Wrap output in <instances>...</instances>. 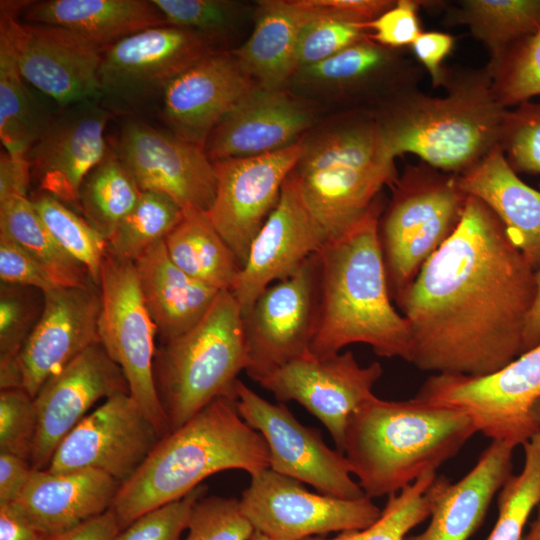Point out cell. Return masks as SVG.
Wrapping results in <instances>:
<instances>
[{"mask_svg":"<svg viewBox=\"0 0 540 540\" xmlns=\"http://www.w3.org/2000/svg\"><path fill=\"white\" fill-rule=\"evenodd\" d=\"M119 532L117 520L109 509L66 532L47 536V540H114Z\"/></svg>","mask_w":540,"mask_h":540,"instance_id":"56","label":"cell"},{"mask_svg":"<svg viewBox=\"0 0 540 540\" xmlns=\"http://www.w3.org/2000/svg\"><path fill=\"white\" fill-rule=\"evenodd\" d=\"M33 472L30 461L0 453V503H14Z\"/></svg>","mask_w":540,"mask_h":540,"instance_id":"55","label":"cell"},{"mask_svg":"<svg viewBox=\"0 0 540 540\" xmlns=\"http://www.w3.org/2000/svg\"><path fill=\"white\" fill-rule=\"evenodd\" d=\"M256 85L234 54L214 53L167 86L162 117L173 135L204 148L215 127Z\"/></svg>","mask_w":540,"mask_h":540,"instance_id":"24","label":"cell"},{"mask_svg":"<svg viewBox=\"0 0 540 540\" xmlns=\"http://www.w3.org/2000/svg\"><path fill=\"white\" fill-rule=\"evenodd\" d=\"M364 24L314 16L302 29L298 47L299 69L319 63L369 36Z\"/></svg>","mask_w":540,"mask_h":540,"instance_id":"47","label":"cell"},{"mask_svg":"<svg viewBox=\"0 0 540 540\" xmlns=\"http://www.w3.org/2000/svg\"><path fill=\"white\" fill-rule=\"evenodd\" d=\"M452 24L467 25L474 38L497 58L540 28V0H465L450 13Z\"/></svg>","mask_w":540,"mask_h":540,"instance_id":"35","label":"cell"},{"mask_svg":"<svg viewBox=\"0 0 540 540\" xmlns=\"http://www.w3.org/2000/svg\"><path fill=\"white\" fill-rule=\"evenodd\" d=\"M251 476L242 511L256 532L270 540H305L331 532L365 529L381 515L367 496L350 500L312 493L270 468Z\"/></svg>","mask_w":540,"mask_h":540,"instance_id":"13","label":"cell"},{"mask_svg":"<svg viewBox=\"0 0 540 540\" xmlns=\"http://www.w3.org/2000/svg\"><path fill=\"white\" fill-rule=\"evenodd\" d=\"M120 485L93 469L61 473L33 469L22 494L11 504L37 531L52 536L109 510Z\"/></svg>","mask_w":540,"mask_h":540,"instance_id":"27","label":"cell"},{"mask_svg":"<svg viewBox=\"0 0 540 540\" xmlns=\"http://www.w3.org/2000/svg\"><path fill=\"white\" fill-rule=\"evenodd\" d=\"M259 6L253 33L234 55L258 86L280 89L299 69V37L314 15L292 0H266Z\"/></svg>","mask_w":540,"mask_h":540,"instance_id":"31","label":"cell"},{"mask_svg":"<svg viewBox=\"0 0 540 540\" xmlns=\"http://www.w3.org/2000/svg\"><path fill=\"white\" fill-rule=\"evenodd\" d=\"M262 435L239 415L236 401L213 400L162 437L112 502L120 531L137 518L186 496L208 476L227 470L250 475L269 468Z\"/></svg>","mask_w":540,"mask_h":540,"instance_id":"4","label":"cell"},{"mask_svg":"<svg viewBox=\"0 0 540 540\" xmlns=\"http://www.w3.org/2000/svg\"><path fill=\"white\" fill-rule=\"evenodd\" d=\"M31 24L58 26L107 49L137 32L167 25L152 0H45L22 11Z\"/></svg>","mask_w":540,"mask_h":540,"instance_id":"30","label":"cell"},{"mask_svg":"<svg viewBox=\"0 0 540 540\" xmlns=\"http://www.w3.org/2000/svg\"><path fill=\"white\" fill-rule=\"evenodd\" d=\"M292 174L328 242L362 218L383 187L398 178L376 118L355 120L304 141Z\"/></svg>","mask_w":540,"mask_h":540,"instance_id":"6","label":"cell"},{"mask_svg":"<svg viewBox=\"0 0 540 540\" xmlns=\"http://www.w3.org/2000/svg\"><path fill=\"white\" fill-rule=\"evenodd\" d=\"M101 306L100 288L95 283L44 293L43 312L19 358L22 386L33 398L49 378L100 343Z\"/></svg>","mask_w":540,"mask_h":540,"instance_id":"23","label":"cell"},{"mask_svg":"<svg viewBox=\"0 0 540 540\" xmlns=\"http://www.w3.org/2000/svg\"><path fill=\"white\" fill-rule=\"evenodd\" d=\"M476 432L458 408L418 396L389 401L372 395L348 420L343 454L372 499L398 493L436 472Z\"/></svg>","mask_w":540,"mask_h":540,"instance_id":"3","label":"cell"},{"mask_svg":"<svg viewBox=\"0 0 540 540\" xmlns=\"http://www.w3.org/2000/svg\"><path fill=\"white\" fill-rule=\"evenodd\" d=\"M0 540H47L12 505L0 503Z\"/></svg>","mask_w":540,"mask_h":540,"instance_id":"57","label":"cell"},{"mask_svg":"<svg viewBox=\"0 0 540 540\" xmlns=\"http://www.w3.org/2000/svg\"><path fill=\"white\" fill-rule=\"evenodd\" d=\"M533 417L535 422L540 428V400L536 403L534 410H533Z\"/></svg>","mask_w":540,"mask_h":540,"instance_id":"60","label":"cell"},{"mask_svg":"<svg viewBox=\"0 0 540 540\" xmlns=\"http://www.w3.org/2000/svg\"><path fill=\"white\" fill-rule=\"evenodd\" d=\"M140 195L137 184L110 148L83 180L78 208L83 218L108 242Z\"/></svg>","mask_w":540,"mask_h":540,"instance_id":"36","label":"cell"},{"mask_svg":"<svg viewBox=\"0 0 540 540\" xmlns=\"http://www.w3.org/2000/svg\"><path fill=\"white\" fill-rule=\"evenodd\" d=\"M486 69L496 99L504 108L540 96V28L491 59Z\"/></svg>","mask_w":540,"mask_h":540,"instance_id":"41","label":"cell"},{"mask_svg":"<svg viewBox=\"0 0 540 540\" xmlns=\"http://www.w3.org/2000/svg\"><path fill=\"white\" fill-rule=\"evenodd\" d=\"M164 244L171 261L190 277L218 291L232 289L240 266L207 212L184 210Z\"/></svg>","mask_w":540,"mask_h":540,"instance_id":"32","label":"cell"},{"mask_svg":"<svg viewBox=\"0 0 540 540\" xmlns=\"http://www.w3.org/2000/svg\"><path fill=\"white\" fill-rule=\"evenodd\" d=\"M301 9L318 17L366 24L393 7L390 0H292Z\"/></svg>","mask_w":540,"mask_h":540,"instance_id":"52","label":"cell"},{"mask_svg":"<svg viewBox=\"0 0 540 540\" xmlns=\"http://www.w3.org/2000/svg\"><path fill=\"white\" fill-rule=\"evenodd\" d=\"M161 435L130 393L107 398L57 447L47 470L93 469L120 482L141 466Z\"/></svg>","mask_w":540,"mask_h":540,"instance_id":"18","label":"cell"},{"mask_svg":"<svg viewBox=\"0 0 540 540\" xmlns=\"http://www.w3.org/2000/svg\"><path fill=\"white\" fill-rule=\"evenodd\" d=\"M31 167L27 156H16L2 151L0 156V201L28 197Z\"/></svg>","mask_w":540,"mask_h":540,"instance_id":"54","label":"cell"},{"mask_svg":"<svg viewBox=\"0 0 540 540\" xmlns=\"http://www.w3.org/2000/svg\"><path fill=\"white\" fill-rule=\"evenodd\" d=\"M0 233L27 251L60 287H85L94 283L87 269L55 241L29 197L0 201Z\"/></svg>","mask_w":540,"mask_h":540,"instance_id":"34","label":"cell"},{"mask_svg":"<svg viewBox=\"0 0 540 540\" xmlns=\"http://www.w3.org/2000/svg\"><path fill=\"white\" fill-rule=\"evenodd\" d=\"M99 101L60 108L27 155L39 192L66 205L78 206L83 180L110 149L104 133L112 113Z\"/></svg>","mask_w":540,"mask_h":540,"instance_id":"22","label":"cell"},{"mask_svg":"<svg viewBox=\"0 0 540 540\" xmlns=\"http://www.w3.org/2000/svg\"><path fill=\"white\" fill-rule=\"evenodd\" d=\"M420 2L399 0L389 10L375 20L364 24L365 29H372L369 37L376 43L394 49L412 45L422 33L418 19Z\"/></svg>","mask_w":540,"mask_h":540,"instance_id":"50","label":"cell"},{"mask_svg":"<svg viewBox=\"0 0 540 540\" xmlns=\"http://www.w3.org/2000/svg\"><path fill=\"white\" fill-rule=\"evenodd\" d=\"M311 115L281 89L256 85L215 127L205 152L212 162L261 155L299 141Z\"/></svg>","mask_w":540,"mask_h":540,"instance_id":"25","label":"cell"},{"mask_svg":"<svg viewBox=\"0 0 540 540\" xmlns=\"http://www.w3.org/2000/svg\"><path fill=\"white\" fill-rule=\"evenodd\" d=\"M99 288L100 343L122 369L130 395L164 437L170 429L153 376L157 330L146 308L134 262L117 256L108 247Z\"/></svg>","mask_w":540,"mask_h":540,"instance_id":"10","label":"cell"},{"mask_svg":"<svg viewBox=\"0 0 540 540\" xmlns=\"http://www.w3.org/2000/svg\"><path fill=\"white\" fill-rule=\"evenodd\" d=\"M382 373L379 362L361 366L351 351L321 358L309 354L283 365L259 385L281 402L302 405L327 428L343 453L348 420L374 395L373 386Z\"/></svg>","mask_w":540,"mask_h":540,"instance_id":"19","label":"cell"},{"mask_svg":"<svg viewBox=\"0 0 540 540\" xmlns=\"http://www.w3.org/2000/svg\"><path fill=\"white\" fill-rule=\"evenodd\" d=\"M327 243L291 171L275 209L252 241L230 290L242 316L269 285L293 275Z\"/></svg>","mask_w":540,"mask_h":540,"instance_id":"20","label":"cell"},{"mask_svg":"<svg viewBox=\"0 0 540 540\" xmlns=\"http://www.w3.org/2000/svg\"><path fill=\"white\" fill-rule=\"evenodd\" d=\"M458 178L462 190L479 198L497 215L510 241L538 269L540 191L517 176L499 146Z\"/></svg>","mask_w":540,"mask_h":540,"instance_id":"28","label":"cell"},{"mask_svg":"<svg viewBox=\"0 0 540 540\" xmlns=\"http://www.w3.org/2000/svg\"><path fill=\"white\" fill-rule=\"evenodd\" d=\"M396 49L382 46L369 36L346 47L329 58L304 67L308 78L342 84H359L386 71L400 70L417 64L399 58Z\"/></svg>","mask_w":540,"mask_h":540,"instance_id":"42","label":"cell"},{"mask_svg":"<svg viewBox=\"0 0 540 540\" xmlns=\"http://www.w3.org/2000/svg\"><path fill=\"white\" fill-rule=\"evenodd\" d=\"M30 199L55 241L81 263L92 281L99 285L108 242L84 218L57 198L38 192Z\"/></svg>","mask_w":540,"mask_h":540,"instance_id":"39","label":"cell"},{"mask_svg":"<svg viewBox=\"0 0 540 540\" xmlns=\"http://www.w3.org/2000/svg\"><path fill=\"white\" fill-rule=\"evenodd\" d=\"M112 150L141 192L162 193L183 210L208 212L217 191L215 167L203 147L138 119L121 126Z\"/></svg>","mask_w":540,"mask_h":540,"instance_id":"17","label":"cell"},{"mask_svg":"<svg viewBox=\"0 0 540 540\" xmlns=\"http://www.w3.org/2000/svg\"><path fill=\"white\" fill-rule=\"evenodd\" d=\"M515 446L499 440L481 453L474 467L451 483L436 476L425 495L430 523L417 535L403 540H467L482 524L495 494L512 475Z\"/></svg>","mask_w":540,"mask_h":540,"instance_id":"26","label":"cell"},{"mask_svg":"<svg viewBox=\"0 0 540 540\" xmlns=\"http://www.w3.org/2000/svg\"><path fill=\"white\" fill-rule=\"evenodd\" d=\"M391 187L378 233L390 294L396 299L456 229L468 194L457 174L423 161L408 165Z\"/></svg>","mask_w":540,"mask_h":540,"instance_id":"8","label":"cell"},{"mask_svg":"<svg viewBox=\"0 0 540 540\" xmlns=\"http://www.w3.org/2000/svg\"><path fill=\"white\" fill-rule=\"evenodd\" d=\"M214 53L211 39L192 30L162 25L137 32L104 51L101 95L139 107L163 95L176 77Z\"/></svg>","mask_w":540,"mask_h":540,"instance_id":"15","label":"cell"},{"mask_svg":"<svg viewBox=\"0 0 540 540\" xmlns=\"http://www.w3.org/2000/svg\"><path fill=\"white\" fill-rule=\"evenodd\" d=\"M166 24L198 32L211 39L234 21L237 5L224 0H152Z\"/></svg>","mask_w":540,"mask_h":540,"instance_id":"48","label":"cell"},{"mask_svg":"<svg viewBox=\"0 0 540 540\" xmlns=\"http://www.w3.org/2000/svg\"><path fill=\"white\" fill-rule=\"evenodd\" d=\"M535 269L497 215L468 195L461 220L395 301L411 328L408 362L485 376L524 352Z\"/></svg>","mask_w":540,"mask_h":540,"instance_id":"1","label":"cell"},{"mask_svg":"<svg viewBox=\"0 0 540 540\" xmlns=\"http://www.w3.org/2000/svg\"><path fill=\"white\" fill-rule=\"evenodd\" d=\"M303 150L304 141L299 140L274 152L213 162L217 191L207 215L234 253L240 270Z\"/></svg>","mask_w":540,"mask_h":540,"instance_id":"16","label":"cell"},{"mask_svg":"<svg viewBox=\"0 0 540 540\" xmlns=\"http://www.w3.org/2000/svg\"><path fill=\"white\" fill-rule=\"evenodd\" d=\"M499 147L516 173L540 174V99L507 109Z\"/></svg>","mask_w":540,"mask_h":540,"instance_id":"44","label":"cell"},{"mask_svg":"<svg viewBox=\"0 0 540 540\" xmlns=\"http://www.w3.org/2000/svg\"><path fill=\"white\" fill-rule=\"evenodd\" d=\"M44 308V292L27 286H0V388H23L21 352Z\"/></svg>","mask_w":540,"mask_h":540,"instance_id":"37","label":"cell"},{"mask_svg":"<svg viewBox=\"0 0 540 540\" xmlns=\"http://www.w3.org/2000/svg\"><path fill=\"white\" fill-rule=\"evenodd\" d=\"M535 281L536 296L525 329L524 352L540 343V267L535 271Z\"/></svg>","mask_w":540,"mask_h":540,"instance_id":"58","label":"cell"},{"mask_svg":"<svg viewBox=\"0 0 540 540\" xmlns=\"http://www.w3.org/2000/svg\"><path fill=\"white\" fill-rule=\"evenodd\" d=\"M250 540H270L259 532H254Z\"/></svg>","mask_w":540,"mask_h":540,"instance_id":"61","label":"cell"},{"mask_svg":"<svg viewBox=\"0 0 540 540\" xmlns=\"http://www.w3.org/2000/svg\"><path fill=\"white\" fill-rule=\"evenodd\" d=\"M184 210L170 197L152 191L141 195L108 241L117 256L135 262L148 248L165 239Z\"/></svg>","mask_w":540,"mask_h":540,"instance_id":"38","label":"cell"},{"mask_svg":"<svg viewBox=\"0 0 540 540\" xmlns=\"http://www.w3.org/2000/svg\"><path fill=\"white\" fill-rule=\"evenodd\" d=\"M134 264L146 308L161 342L196 326L220 292L179 269L169 258L164 240L148 248Z\"/></svg>","mask_w":540,"mask_h":540,"instance_id":"29","label":"cell"},{"mask_svg":"<svg viewBox=\"0 0 540 540\" xmlns=\"http://www.w3.org/2000/svg\"><path fill=\"white\" fill-rule=\"evenodd\" d=\"M442 86L448 91L443 97L418 88L397 95L377 121L389 158L412 153L460 175L499 146L507 109L496 99L486 68L445 69Z\"/></svg>","mask_w":540,"mask_h":540,"instance_id":"5","label":"cell"},{"mask_svg":"<svg viewBox=\"0 0 540 540\" xmlns=\"http://www.w3.org/2000/svg\"><path fill=\"white\" fill-rule=\"evenodd\" d=\"M207 490L206 485L200 484L183 498L143 514L114 540H180L194 504Z\"/></svg>","mask_w":540,"mask_h":540,"instance_id":"49","label":"cell"},{"mask_svg":"<svg viewBox=\"0 0 540 540\" xmlns=\"http://www.w3.org/2000/svg\"><path fill=\"white\" fill-rule=\"evenodd\" d=\"M417 396L464 411L492 440L523 445L540 432L533 417L540 400V343L489 375H433Z\"/></svg>","mask_w":540,"mask_h":540,"instance_id":"9","label":"cell"},{"mask_svg":"<svg viewBox=\"0 0 540 540\" xmlns=\"http://www.w3.org/2000/svg\"><path fill=\"white\" fill-rule=\"evenodd\" d=\"M246 366L240 307L230 291H220L196 326L156 348L154 383L170 432L217 398L236 401Z\"/></svg>","mask_w":540,"mask_h":540,"instance_id":"7","label":"cell"},{"mask_svg":"<svg viewBox=\"0 0 540 540\" xmlns=\"http://www.w3.org/2000/svg\"><path fill=\"white\" fill-rule=\"evenodd\" d=\"M382 203L318 253L319 301L310 353L318 358L363 343L385 358L408 361L411 328L391 302L379 241Z\"/></svg>","mask_w":540,"mask_h":540,"instance_id":"2","label":"cell"},{"mask_svg":"<svg viewBox=\"0 0 540 540\" xmlns=\"http://www.w3.org/2000/svg\"><path fill=\"white\" fill-rule=\"evenodd\" d=\"M54 115L29 89L9 46L0 40V139L5 151L27 156Z\"/></svg>","mask_w":540,"mask_h":540,"instance_id":"33","label":"cell"},{"mask_svg":"<svg viewBox=\"0 0 540 540\" xmlns=\"http://www.w3.org/2000/svg\"><path fill=\"white\" fill-rule=\"evenodd\" d=\"M1 283L36 288L47 292L60 287L53 277L19 244L0 233Z\"/></svg>","mask_w":540,"mask_h":540,"instance_id":"51","label":"cell"},{"mask_svg":"<svg viewBox=\"0 0 540 540\" xmlns=\"http://www.w3.org/2000/svg\"><path fill=\"white\" fill-rule=\"evenodd\" d=\"M523 447V469L500 489L498 518L487 540H523L527 521L540 504V432Z\"/></svg>","mask_w":540,"mask_h":540,"instance_id":"40","label":"cell"},{"mask_svg":"<svg viewBox=\"0 0 540 540\" xmlns=\"http://www.w3.org/2000/svg\"><path fill=\"white\" fill-rule=\"evenodd\" d=\"M38 417L34 398L24 388L0 392V453L31 462Z\"/></svg>","mask_w":540,"mask_h":540,"instance_id":"46","label":"cell"},{"mask_svg":"<svg viewBox=\"0 0 540 540\" xmlns=\"http://www.w3.org/2000/svg\"><path fill=\"white\" fill-rule=\"evenodd\" d=\"M187 529L180 540H250L255 532L240 500L206 495L194 504Z\"/></svg>","mask_w":540,"mask_h":540,"instance_id":"45","label":"cell"},{"mask_svg":"<svg viewBox=\"0 0 540 540\" xmlns=\"http://www.w3.org/2000/svg\"><path fill=\"white\" fill-rule=\"evenodd\" d=\"M130 393L120 366L101 343L90 346L49 378L34 397L38 425L31 465L46 470L63 439L95 402Z\"/></svg>","mask_w":540,"mask_h":540,"instance_id":"21","label":"cell"},{"mask_svg":"<svg viewBox=\"0 0 540 540\" xmlns=\"http://www.w3.org/2000/svg\"><path fill=\"white\" fill-rule=\"evenodd\" d=\"M453 45L454 38L442 32H423L411 45L417 60L429 73L434 87L442 86L445 73L442 61Z\"/></svg>","mask_w":540,"mask_h":540,"instance_id":"53","label":"cell"},{"mask_svg":"<svg viewBox=\"0 0 540 540\" xmlns=\"http://www.w3.org/2000/svg\"><path fill=\"white\" fill-rule=\"evenodd\" d=\"M318 253L291 276L269 285L242 316L247 375L258 384L283 365L307 356L319 301Z\"/></svg>","mask_w":540,"mask_h":540,"instance_id":"12","label":"cell"},{"mask_svg":"<svg viewBox=\"0 0 540 540\" xmlns=\"http://www.w3.org/2000/svg\"><path fill=\"white\" fill-rule=\"evenodd\" d=\"M236 397L239 415L268 446L270 469L324 495L350 500L366 496L352 479L345 455L331 449L319 429L303 425L284 404L265 400L240 379Z\"/></svg>","mask_w":540,"mask_h":540,"instance_id":"14","label":"cell"},{"mask_svg":"<svg viewBox=\"0 0 540 540\" xmlns=\"http://www.w3.org/2000/svg\"><path fill=\"white\" fill-rule=\"evenodd\" d=\"M523 540H540V504L537 507V517L531 524L529 532Z\"/></svg>","mask_w":540,"mask_h":540,"instance_id":"59","label":"cell"},{"mask_svg":"<svg viewBox=\"0 0 540 540\" xmlns=\"http://www.w3.org/2000/svg\"><path fill=\"white\" fill-rule=\"evenodd\" d=\"M435 477L436 472H428L400 492L389 495L380 517L365 529L341 532L332 538L314 536L305 540H403L411 529L430 516L425 492Z\"/></svg>","mask_w":540,"mask_h":540,"instance_id":"43","label":"cell"},{"mask_svg":"<svg viewBox=\"0 0 540 540\" xmlns=\"http://www.w3.org/2000/svg\"><path fill=\"white\" fill-rule=\"evenodd\" d=\"M28 3L0 4V40L9 46L22 77L60 108L100 100L105 49L62 27L20 22Z\"/></svg>","mask_w":540,"mask_h":540,"instance_id":"11","label":"cell"}]
</instances>
